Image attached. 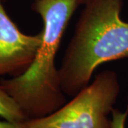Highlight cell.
Segmentation results:
<instances>
[{
    "label": "cell",
    "instance_id": "1",
    "mask_svg": "<svg viewBox=\"0 0 128 128\" xmlns=\"http://www.w3.org/2000/svg\"><path fill=\"white\" fill-rule=\"evenodd\" d=\"M60 66L61 88L73 97L89 85L96 69L128 58V23L120 18L122 0H87Z\"/></svg>",
    "mask_w": 128,
    "mask_h": 128
},
{
    "label": "cell",
    "instance_id": "2",
    "mask_svg": "<svg viewBox=\"0 0 128 128\" xmlns=\"http://www.w3.org/2000/svg\"><path fill=\"white\" fill-rule=\"evenodd\" d=\"M79 0H36L32 9L44 22L41 46L22 75L0 80V86L19 105L27 120L46 117L66 103L56 56Z\"/></svg>",
    "mask_w": 128,
    "mask_h": 128
},
{
    "label": "cell",
    "instance_id": "3",
    "mask_svg": "<svg viewBox=\"0 0 128 128\" xmlns=\"http://www.w3.org/2000/svg\"><path fill=\"white\" fill-rule=\"evenodd\" d=\"M120 90L116 73L105 70L58 110L27 120L22 128H112V114Z\"/></svg>",
    "mask_w": 128,
    "mask_h": 128
},
{
    "label": "cell",
    "instance_id": "4",
    "mask_svg": "<svg viewBox=\"0 0 128 128\" xmlns=\"http://www.w3.org/2000/svg\"><path fill=\"white\" fill-rule=\"evenodd\" d=\"M42 34L26 35L21 32L5 11L0 0V77H16L31 66L41 46Z\"/></svg>",
    "mask_w": 128,
    "mask_h": 128
},
{
    "label": "cell",
    "instance_id": "5",
    "mask_svg": "<svg viewBox=\"0 0 128 128\" xmlns=\"http://www.w3.org/2000/svg\"><path fill=\"white\" fill-rule=\"evenodd\" d=\"M0 117L12 122L20 123L27 120L14 98L0 86Z\"/></svg>",
    "mask_w": 128,
    "mask_h": 128
},
{
    "label": "cell",
    "instance_id": "6",
    "mask_svg": "<svg viewBox=\"0 0 128 128\" xmlns=\"http://www.w3.org/2000/svg\"><path fill=\"white\" fill-rule=\"evenodd\" d=\"M111 115L112 128H125V122L128 115V105L124 112H121L118 109L114 108Z\"/></svg>",
    "mask_w": 128,
    "mask_h": 128
},
{
    "label": "cell",
    "instance_id": "7",
    "mask_svg": "<svg viewBox=\"0 0 128 128\" xmlns=\"http://www.w3.org/2000/svg\"><path fill=\"white\" fill-rule=\"evenodd\" d=\"M22 123L12 122L7 120L0 121V128H22Z\"/></svg>",
    "mask_w": 128,
    "mask_h": 128
},
{
    "label": "cell",
    "instance_id": "8",
    "mask_svg": "<svg viewBox=\"0 0 128 128\" xmlns=\"http://www.w3.org/2000/svg\"><path fill=\"white\" fill-rule=\"evenodd\" d=\"M86 1H87V0H79V4H85V2H86Z\"/></svg>",
    "mask_w": 128,
    "mask_h": 128
}]
</instances>
